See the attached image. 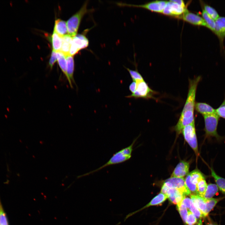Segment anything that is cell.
Segmentation results:
<instances>
[{"label":"cell","mask_w":225,"mask_h":225,"mask_svg":"<svg viewBox=\"0 0 225 225\" xmlns=\"http://www.w3.org/2000/svg\"><path fill=\"white\" fill-rule=\"evenodd\" d=\"M125 68L128 71L133 81L136 82L144 80L142 76L137 70H133L126 67Z\"/></svg>","instance_id":"cell-32"},{"label":"cell","mask_w":225,"mask_h":225,"mask_svg":"<svg viewBox=\"0 0 225 225\" xmlns=\"http://www.w3.org/2000/svg\"><path fill=\"white\" fill-rule=\"evenodd\" d=\"M189 163L185 161H181L174 168L171 177L183 178L189 173Z\"/></svg>","instance_id":"cell-13"},{"label":"cell","mask_w":225,"mask_h":225,"mask_svg":"<svg viewBox=\"0 0 225 225\" xmlns=\"http://www.w3.org/2000/svg\"><path fill=\"white\" fill-rule=\"evenodd\" d=\"M172 1L175 2L180 6L183 8H187L185 3L183 0H171Z\"/></svg>","instance_id":"cell-40"},{"label":"cell","mask_w":225,"mask_h":225,"mask_svg":"<svg viewBox=\"0 0 225 225\" xmlns=\"http://www.w3.org/2000/svg\"><path fill=\"white\" fill-rule=\"evenodd\" d=\"M185 140L193 149L197 157L199 155L195 122L185 126L182 131Z\"/></svg>","instance_id":"cell-6"},{"label":"cell","mask_w":225,"mask_h":225,"mask_svg":"<svg viewBox=\"0 0 225 225\" xmlns=\"http://www.w3.org/2000/svg\"><path fill=\"white\" fill-rule=\"evenodd\" d=\"M193 203L201 212L202 218L206 216V204L205 200L198 194H191L190 195Z\"/></svg>","instance_id":"cell-18"},{"label":"cell","mask_w":225,"mask_h":225,"mask_svg":"<svg viewBox=\"0 0 225 225\" xmlns=\"http://www.w3.org/2000/svg\"><path fill=\"white\" fill-rule=\"evenodd\" d=\"M218 188L216 184L210 183L207 185V188L203 198L205 200L212 198L218 192Z\"/></svg>","instance_id":"cell-24"},{"label":"cell","mask_w":225,"mask_h":225,"mask_svg":"<svg viewBox=\"0 0 225 225\" xmlns=\"http://www.w3.org/2000/svg\"><path fill=\"white\" fill-rule=\"evenodd\" d=\"M207 187V184L205 178L200 180L196 185L197 194L203 197L206 190Z\"/></svg>","instance_id":"cell-27"},{"label":"cell","mask_w":225,"mask_h":225,"mask_svg":"<svg viewBox=\"0 0 225 225\" xmlns=\"http://www.w3.org/2000/svg\"><path fill=\"white\" fill-rule=\"evenodd\" d=\"M167 196L166 195L162 193H159L154 197L149 203L143 207L137 210L128 213L125 218L124 221H126L130 217L149 207L161 204L167 199Z\"/></svg>","instance_id":"cell-11"},{"label":"cell","mask_w":225,"mask_h":225,"mask_svg":"<svg viewBox=\"0 0 225 225\" xmlns=\"http://www.w3.org/2000/svg\"><path fill=\"white\" fill-rule=\"evenodd\" d=\"M204 10L214 20H216L220 16L217 11L213 7L204 4Z\"/></svg>","instance_id":"cell-30"},{"label":"cell","mask_w":225,"mask_h":225,"mask_svg":"<svg viewBox=\"0 0 225 225\" xmlns=\"http://www.w3.org/2000/svg\"><path fill=\"white\" fill-rule=\"evenodd\" d=\"M197 222V219L191 211H189L186 219L188 225H194Z\"/></svg>","instance_id":"cell-35"},{"label":"cell","mask_w":225,"mask_h":225,"mask_svg":"<svg viewBox=\"0 0 225 225\" xmlns=\"http://www.w3.org/2000/svg\"><path fill=\"white\" fill-rule=\"evenodd\" d=\"M201 79V77L198 76L189 80L187 98L179 118L174 128L177 135L182 132L185 126L195 122L194 112L196 94L198 85Z\"/></svg>","instance_id":"cell-1"},{"label":"cell","mask_w":225,"mask_h":225,"mask_svg":"<svg viewBox=\"0 0 225 225\" xmlns=\"http://www.w3.org/2000/svg\"><path fill=\"white\" fill-rule=\"evenodd\" d=\"M182 19L191 24L201 26L208 28V26L203 18L199 15L189 12L187 10L181 17Z\"/></svg>","instance_id":"cell-12"},{"label":"cell","mask_w":225,"mask_h":225,"mask_svg":"<svg viewBox=\"0 0 225 225\" xmlns=\"http://www.w3.org/2000/svg\"><path fill=\"white\" fill-rule=\"evenodd\" d=\"M136 82V81H135ZM137 85L135 92L126 97L135 98L146 99L152 98L156 93L152 89L144 80L136 81Z\"/></svg>","instance_id":"cell-5"},{"label":"cell","mask_w":225,"mask_h":225,"mask_svg":"<svg viewBox=\"0 0 225 225\" xmlns=\"http://www.w3.org/2000/svg\"><path fill=\"white\" fill-rule=\"evenodd\" d=\"M203 19L206 23L208 28L213 32L215 27V21L210 17L203 9L202 12Z\"/></svg>","instance_id":"cell-25"},{"label":"cell","mask_w":225,"mask_h":225,"mask_svg":"<svg viewBox=\"0 0 225 225\" xmlns=\"http://www.w3.org/2000/svg\"><path fill=\"white\" fill-rule=\"evenodd\" d=\"M57 60L56 52L52 50L49 62V65L51 69L52 68L55 63Z\"/></svg>","instance_id":"cell-37"},{"label":"cell","mask_w":225,"mask_h":225,"mask_svg":"<svg viewBox=\"0 0 225 225\" xmlns=\"http://www.w3.org/2000/svg\"><path fill=\"white\" fill-rule=\"evenodd\" d=\"M220 200L218 198H212L210 199L205 200L206 204V215L207 216L209 212L215 206Z\"/></svg>","instance_id":"cell-29"},{"label":"cell","mask_w":225,"mask_h":225,"mask_svg":"<svg viewBox=\"0 0 225 225\" xmlns=\"http://www.w3.org/2000/svg\"><path fill=\"white\" fill-rule=\"evenodd\" d=\"M53 31L62 37L68 34L67 22L59 18L56 20Z\"/></svg>","instance_id":"cell-19"},{"label":"cell","mask_w":225,"mask_h":225,"mask_svg":"<svg viewBox=\"0 0 225 225\" xmlns=\"http://www.w3.org/2000/svg\"><path fill=\"white\" fill-rule=\"evenodd\" d=\"M67 61V79L71 88L73 87L72 81L74 82L73 73L74 63L73 56L69 55L65 56Z\"/></svg>","instance_id":"cell-16"},{"label":"cell","mask_w":225,"mask_h":225,"mask_svg":"<svg viewBox=\"0 0 225 225\" xmlns=\"http://www.w3.org/2000/svg\"><path fill=\"white\" fill-rule=\"evenodd\" d=\"M89 41L86 36L82 34H77L72 37L69 54L73 56L81 49L87 47Z\"/></svg>","instance_id":"cell-8"},{"label":"cell","mask_w":225,"mask_h":225,"mask_svg":"<svg viewBox=\"0 0 225 225\" xmlns=\"http://www.w3.org/2000/svg\"><path fill=\"white\" fill-rule=\"evenodd\" d=\"M185 184L191 192L193 194H197L196 185L193 183L191 181L189 173L187 175L185 179Z\"/></svg>","instance_id":"cell-31"},{"label":"cell","mask_w":225,"mask_h":225,"mask_svg":"<svg viewBox=\"0 0 225 225\" xmlns=\"http://www.w3.org/2000/svg\"><path fill=\"white\" fill-rule=\"evenodd\" d=\"M88 3V1H86L80 10L71 17L67 22L68 34L72 38L77 35L80 22L83 17L91 10L87 8Z\"/></svg>","instance_id":"cell-3"},{"label":"cell","mask_w":225,"mask_h":225,"mask_svg":"<svg viewBox=\"0 0 225 225\" xmlns=\"http://www.w3.org/2000/svg\"><path fill=\"white\" fill-rule=\"evenodd\" d=\"M189 209L197 219L202 217V214L201 212L195 205L193 202L191 205Z\"/></svg>","instance_id":"cell-36"},{"label":"cell","mask_w":225,"mask_h":225,"mask_svg":"<svg viewBox=\"0 0 225 225\" xmlns=\"http://www.w3.org/2000/svg\"><path fill=\"white\" fill-rule=\"evenodd\" d=\"M137 138L134 140L131 144L128 146L116 152L105 164L97 169L82 175V176L93 174L107 167L121 163L129 160L132 157L133 146Z\"/></svg>","instance_id":"cell-2"},{"label":"cell","mask_w":225,"mask_h":225,"mask_svg":"<svg viewBox=\"0 0 225 225\" xmlns=\"http://www.w3.org/2000/svg\"><path fill=\"white\" fill-rule=\"evenodd\" d=\"M52 50L55 52L60 51L62 43V37L53 31L52 36Z\"/></svg>","instance_id":"cell-23"},{"label":"cell","mask_w":225,"mask_h":225,"mask_svg":"<svg viewBox=\"0 0 225 225\" xmlns=\"http://www.w3.org/2000/svg\"><path fill=\"white\" fill-rule=\"evenodd\" d=\"M165 195L171 202L175 204L181 203L185 197L182 192L173 188H168Z\"/></svg>","instance_id":"cell-15"},{"label":"cell","mask_w":225,"mask_h":225,"mask_svg":"<svg viewBox=\"0 0 225 225\" xmlns=\"http://www.w3.org/2000/svg\"><path fill=\"white\" fill-rule=\"evenodd\" d=\"M0 225H9L6 214L0 200Z\"/></svg>","instance_id":"cell-33"},{"label":"cell","mask_w":225,"mask_h":225,"mask_svg":"<svg viewBox=\"0 0 225 225\" xmlns=\"http://www.w3.org/2000/svg\"><path fill=\"white\" fill-rule=\"evenodd\" d=\"M167 2L165 1H156L139 5L120 2L117 3V4L119 6L140 8L156 12L162 13Z\"/></svg>","instance_id":"cell-7"},{"label":"cell","mask_w":225,"mask_h":225,"mask_svg":"<svg viewBox=\"0 0 225 225\" xmlns=\"http://www.w3.org/2000/svg\"><path fill=\"white\" fill-rule=\"evenodd\" d=\"M206 225H216L211 223H207Z\"/></svg>","instance_id":"cell-42"},{"label":"cell","mask_w":225,"mask_h":225,"mask_svg":"<svg viewBox=\"0 0 225 225\" xmlns=\"http://www.w3.org/2000/svg\"><path fill=\"white\" fill-rule=\"evenodd\" d=\"M177 208L185 225H187L186 219L188 212L186 207L181 202L177 204Z\"/></svg>","instance_id":"cell-28"},{"label":"cell","mask_w":225,"mask_h":225,"mask_svg":"<svg viewBox=\"0 0 225 225\" xmlns=\"http://www.w3.org/2000/svg\"><path fill=\"white\" fill-rule=\"evenodd\" d=\"M196 225H202V222L201 219H200Z\"/></svg>","instance_id":"cell-41"},{"label":"cell","mask_w":225,"mask_h":225,"mask_svg":"<svg viewBox=\"0 0 225 225\" xmlns=\"http://www.w3.org/2000/svg\"><path fill=\"white\" fill-rule=\"evenodd\" d=\"M211 175L214 179L218 189L224 194H225V178L218 175L213 169H210Z\"/></svg>","instance_id":"cell-21"},{"label":"cell","mask_w":225,"mask_h":225,"mask_svg":"<svg viewBox=\"0 0 225 225\" xmlns=\"http://www.w3.org/2000/svg\"><path fill=\"white\" fill-rule=\"evenodd\" d=\"M72 39V38L68 34L62 37V45L60 51L65 56L69 55V51Z\"/></svg>","instance_id":"cell-20"},{"label":"cell","mask_w":225,"mask_h":225,"mask_svg":"<svg viewBox=\"0 0 225 225\" xmlns=\"http://www.w3.org/2000/svg\"><path fill=\"white\" fill-rule=\"evenodd\" d=\"M216 111L219 117L225 119V97L222 103L216 109Z\"/></svg>","instance_id":"cell-34"},{"label":"cell","mask_w":225,"mask_h":225,"mask_svg":"<svg viewBox=\"0 0 225 225\" xmlns=\"http://www.w3.org/2000/svg\"><path fill=\"white\" fill-rule=\"evenodd\" d=\"M189 174L191 181L196 185L200 180L205 178L202 173L198 169L194 170Z\"/></svg>","instance_id":"cell-26"},{"label":"cell","mask_w":225,"mask_h":225,"mask_svg":"<svg viewBox=\"0 0 225 225\" xmlns=\"http://www.w3.org/2000/svg\"><path fill=\"white\" fill-rule=\"evenodd\" d=\"M193 202L191 199L188 198H184L181 202L187 208L189 209Z\"/></svg>","instance_id":"cell-38"},{"label":"cell","mask_w":225,"mask_h":225,"mask_svg":"<svg viewBox=\"0 0 225 225\" xmlns=\"http://www.w3.org/2000/svg\"><path fill=\"white\" fill-rule=\"evenodd\" d=\"M58 63L62 72L67 78V61L65 56L61 51L56 52Z\"/></svg>","instance_id":"cell-22"},{"label":"cell","mask_w":225,"mask_h":225,"mask_svg":"<svg viewBox=\"0 0 225 225\" xmlns=\"http://www.w3.org/2000/svg\"><path fill=\"white\" fill-rule=\"evenodd\" d=\"M136 82L134 81H133L130 84L129 87V89L132 93H133L135 92L136 89Z\"/></svg>","instance_id":"cell-39"},{"label":"cell","mask_w":225,"mask_h":225,"mask_svg":"<svg viewBox=\"0 0 225 225\" xmlns=\"http://www.w3.org/2000/svg\"><path fill=\"white\" fill-rule=\"evenodd\" d=\"M195 109L203 116L216 113V109L205 102L195 103Z\"/></svg>","instance_id":"cell-17"},{"label":"cell","mask_w":225,"mask_h":225,"mask_svg":"<svg viewBox=\"0 0 225 225\" xmlns=\"http://www.w3.org/2000/svg\"><path fill=\"white\" fill-rule=\"evenodd\" d=\"M206 138L215 137L218 139L221 138L218 134L217 129L219 117L217 113L203 116Z\"/></svg>","instance_id":"cell-4"},{"label":"cell","mask_w":225,"mask_h":225,"mask_svg":"<svg viewBox=\"0 0 225 225\" xmlns=\"http://www.w3.org/2000/svg\"><path fill=\"white\" fill-rule=\"evenodd\" d=\"M163 184L168 188H173L178 189L185 196L191 194L185 184L184 178L170 177L165 180Z\"/></svg>","instance_id":"cell-9"},{"label":"cell","mask_w":225,"mask_h":225,"mask_svg":"<svg viewBox=\"0 0 225 225\" xmlns=\"http://www.w3.org/2000/svg\"><path fill=\"white\" fill-rule=\"evenodd\" d=\"M187 10V8L181 7L170 0L168 2L162 13L170 16H182Z\"/></svg>","instance_id":"cell-10"},{"label":"cell","mask_w":225,"mask_h":225,"mask_svg":"<svg viewBox=\"0 0 225 225\" xmlns=\"http://www.w3.org/2000/svg\"><path fill=\"white\" fill-rule=\"evenodd\" d=\"M215 21L214 33L217 36L221 43H222L225 38V17H219Z\"/></svg>","instance_id":"cell-14"}]
</instances>
